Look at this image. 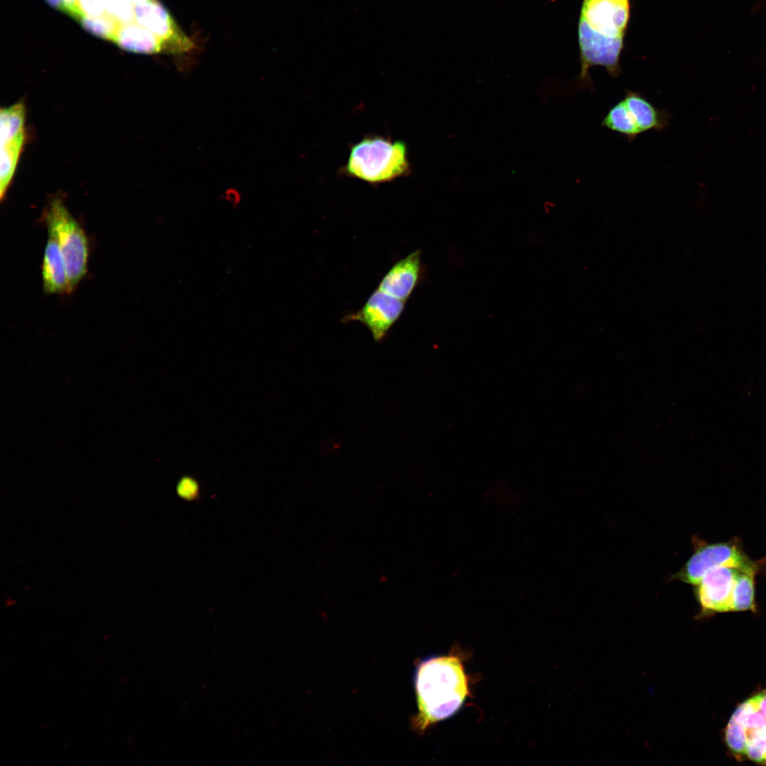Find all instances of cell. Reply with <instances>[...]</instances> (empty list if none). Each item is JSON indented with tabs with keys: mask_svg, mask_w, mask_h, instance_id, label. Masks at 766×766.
Returning <instances> with one entry per match:
<instances>
[{
	"mask_svg": "<svg viewBox=\"0 0 766 766\" xmlns=\"http://www.w3.org/2000/svg\"><path fill=\"white\" fill-rule=\"evenodd\" d=\"M411 165L406 143L380 135H367L350 148L342 169L347 176L372 184L408 176Z\"/></svg>",
	"mask_w": 766,
	"mask_h": 766,
	"instance_id": "2",
	"label": "cell"
},
{
	"mask_svg": "<svg viewBox=\"0 0 766 766\" xmlns=\"http://www.w3.org/2000/svg\"><path fill=\"white\" fill-rule=\"evenodd\" d=\"M414 684L418 713L413 726L419 732L455 714L469 693L462 663L454 655L421 661L416 670Z\"/></svg>",
	"mask_w": 766,
	"mask_h": 766,
	"instance_id": "1",
	"label": "cell"
},
{
	"mask_svg": "<svg viewBox=\"0 0 766 766\" xmlns=\"http://www.w3.org/2000/svg\"><path fill=\"white\" fill-rule=\"evenodd\" d=\"M62 2L64 9L63 11L75 18L77 14V0H62Z\"/></svg>",
	"mask_w": 766,
	"mask_h": 766,
	"instance_id": "19",
	"label": "cell"
},
{
	"mask_svg": "<svg viewBox=\"0 0 766 766\" xmlns=\"http://www.w3.org/2000/svg\"><path fill=\"white\" fill-rule=\"evenodd\" d=\"M759 567L740 568L738 572L733 596L732 611L755 609V575Z\"/></svg>",
	"mask_w": 766,
	"mask_h": 766,
	"instance_id": "15",
	"label": "cell"
},
{
	"mask_svg": "<svg viewBox=\"0 0 766 766\" xmlns=\"http://www.w3.org/2000/svg\"><path fill=\"white\" fill-rule=\"evenodd\" d=\"M623 99L641 133L648 131H662L669 126L670 113L666 110L655 107L641 93L628 90Z\"/></svg>",
	"mask_w": 766,
	"mask_h": 766,
	"instance_id": "13",
	"label": "cell"
},
{
	"mask_svg": "<svg viewBox=\"0 0 766 766\" xmlns=\"http://www.w3.org/2000/svg\"><path fill=\"white\" fill-rule=\"evenodd\" d=\"M51 6L63 11L62 0H45Z\"/></svg>",
	"mask_w": 766,
	"mask_h": 766,
	"instance_id": "20",
	"label": "cell"
},
{
	"mask_svg": "<svg viewBox=\"0 0 766 766\" xmlns=\"http://www.w3.org/2000/svg\"><path fill=\"white\" fill-rule=\"evenodd\" d=\"M113 41L127 51L171 55L170 48L162 40L135 22L121 25Z\"/></svg>",
	"mask_w": 766,
	"mask_h": 766,
	"instance_id": "12",
	"label": "cell"
},
{
	"mask_svg": "<svg viewBox=\"0 0 766 766\" xmlns=\"http://www.w3.org/2000/svg\"><path fill=\"white\" fill-rule=\"evenodd\" d=\"M148 0H106L104 15L113 18L121 26L134 22L135 7Z\"/></svg>",
	"mask_w": 766,
	"mask_h": 766,
	"instance_id": "17",
	"label": "cell"
},
{
	"mask_svg": "<svg viewBox=\"0 0 766 766\" xmlns=\"http://www.w3.org/2000/svg\"><path fill=\"white\" fill-rule=\"evenodd\" d=\"M44 217L48 235L56 240L62 254L72 292L87 272L88 238L84 229L59 198L50 201Z\"/></svg>",
	"mask_w": 766,
	"mask_h": 766,
	"instance_id": "3",
	"label": "cell"
},
{
	"mask_svg": "<svg viewBox=\"0 0 766 766\" xmlns=\"http://www.w3.org/2000/svg\"><path fill=\"white\" fill-rule=\"evenodd\" d=\"M601 126L624 136L630 142L642 133L623 99L609 110Z\"/></svg>",
	"mask_w": 766,
	"mask_h": 766,
	"instance_id": "14",
	"label": "cell"
},
{
	"mask_svg": "<svg viewBox=\"0 0 766 766\" xmlns=\"http://www.w3.org/2000/svg\"><path fill=\"white\" fill-rule=\"evenodd\" d=\"M579 45L581 70L579 82L584 88L593 89L589 70L594 65L602 66L614 77L620 74L619 57L623 38H609L592 30L583 20L579 22Z\"/></svg>",
	"mask_w": 766,
	"mask_h": 766,
	"instance_id": "5",
	"label": "cell"
},
{
	"mask_svg": "<svg viewBox=\"0 0 766 766\" xmlns=\"http://www.w3.org/2000/svg\"><path fill=\"white\" fill-rule=\"evenodd\" d=\"M740 569L720 566L706 572L694 589L701 614L732 611L733 590Z\"/></svg>",
	"mask_w": 766,
	"mask_h": 766,
	"instance_id": "7",
	"label": "cell"
},
{
	"mask_svg": "<svg viewBox=\"0 0 766 766\" xmlns=\"http://www.w3.org/2000/svg\"><path fill=\"white\" fill-rule=\"evenodd\" d=\"M77 20L91 34L111 40H113L120 26L115 20L104 14L96 17L81 16Z\"/></svg>",
	"mask_w": 766,
	"mask_h": 766,
	"instance_id": "16",
	"label": "cell"
},
{
	"mask_svg": "<svg viewBox=\"0 0 766 766\" xmlns=\"http://www.w3.org/2000/svg\"><path fill=\"white\" fill-rule=\"evenodd\" d=\"M404 302L377 289L361 309L347 316L345 320L362 323L369 329L373 339L379 341L400 317Z\"/></svg>",
	"mask_w": 766,
	"mask_h": 766,
	"instance_id": "8",
	"label": "cell"
},
{
	"mask_svg": "<svg viewBox=\"0 0 766 766\" xmlns=\"http://www.w3.org/2000/svg\"><path fill=\"white\" fill-rule=\"evenodd\" d=\"M41 273L45 294L71 292L62 254L56 240L50 235H48L44 250Z\"/></svg>",
	"mask_w": 766,
	"mask_h": 766,
	"instance_id": "11",
	"label": "cell"
},
{
	"mask_svg": "<svg viewBox=\"0 0 766 766\" xmlns=\"http://www.w3.org/2000/svg\"><path fill=\"white\" fill-rule=\"evenodd\" d=\"M76 7V19L81 16H99L105 13L106 0H77Z\"/></svg>",
	"mask_w": 766,
	"mask_h": 766,
	"instance_id": "18",
	"label": "cell"
},
{
	"mask_svg": "<svg viewBox=\"0 0 766 766\" xmlns=\"http://www.w3.org/2000/svg\"><path fill=\"white\" fill-rule=\"evenodd\" d=\"M629 7V0H583L580 19L603 35L623 38Z\"/></svg>",
	"mask_w": 766,
	"mask_h": 766,
	"instance_id": "9",
	"label": "cell"
},
{
	"mask_svg": "<svg viewBox=\"0 0 766 766\" xmlns=\"http://www.w3.org/2000/svg\"><path fill=\"white\" fill-rule=\"evenodd\" d=\"M0 198L10 187L26 140V107L22 101L0 111Z\"/></svg>",
	"mask_w": 766,
	"mask_h": 766,
	"instance_id": "6",
	"label": "cell"
},
{
	"mask_svg": "<svg viewBox=\"0 0 766 766\" xmlns=\"http://www.w3.org/2000/svg\"><path fill=\"white\" fill-rule=\"evenodd\" d=\"M421 252H412L396 262L382 277L378 289L406 301L418 283L421 268Z\"/></svg>",
	"mask_w": 766,
	"mask_h": 766,
	"instance_id": "10",
	"label": "cell"
},
{
	"mask_svg": "<svg viewBox=\"0 0 766 766\" xmlns=\"http://www.w3.org/2000/svg\"><path fill=\"white\" fill-rule=\"evenodd\" d=\"M720 566L760 567L745 553L738 539L714 543H703L696 545L691 557L674 577L695 586L707 571Z\"/></svg>",
	"mask_w": 766,
	"mask_h": 766,
	"instance_id": "4",
	"label": "cell"
}]
</instances>
